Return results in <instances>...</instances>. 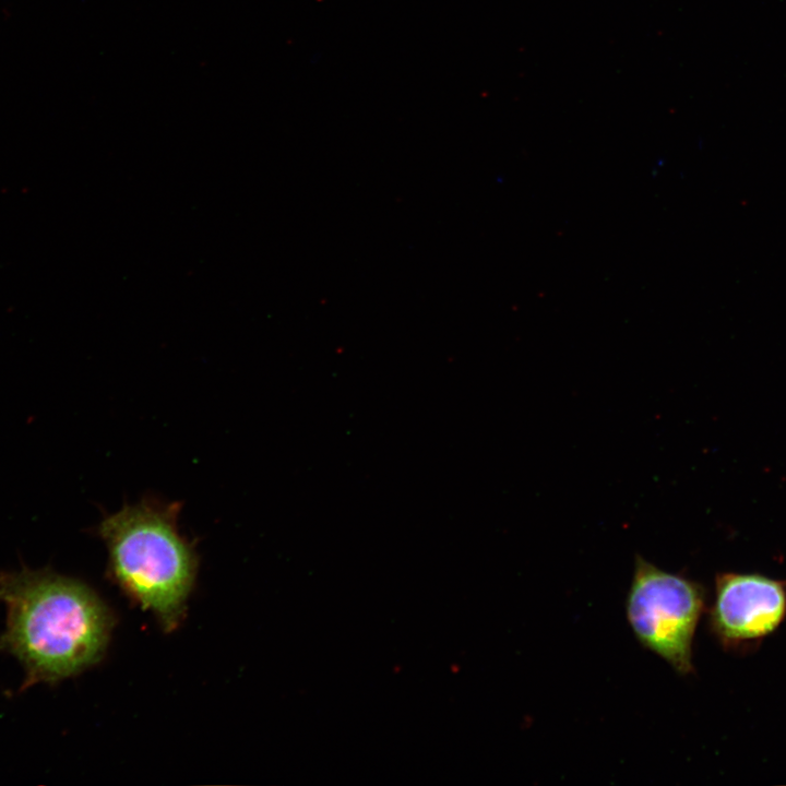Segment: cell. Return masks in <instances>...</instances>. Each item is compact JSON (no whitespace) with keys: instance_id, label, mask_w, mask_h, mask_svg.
I'll return each instance as SVG.
<instances>
[{"instance_id":"cell-2","label":"cell","mask_w":786,"mask_h":786,"mask_svg":"<svg viewBox=\"0 0 786 786\" xmlns=\"http://www.w3.org/2000/svg\"><path fill=\"white\" fill-rule=\"evenodd\" d=\"M180 508L144 499L105 516L98 526L116 581L167 630L182 618L198 567L192 545L177 527Z\"/></svg>"},{"instance_id":"cell-3","label":"cell","mask_w":786,"mask_h":786,"mask_svg":"<svg viewBox=\"0 0 786 786\" xmlns=\"http://www.w3.org/2000/svg\"><path fill=\"white\" fill-rule=\"evenodd\" d=\"M704 603L698 582L636 556L626 600L628 622L640 644L678 674L692 671V643Z\"/></svg>"},{"instance_id":"cell-4","label":"cell","mask_w":786,"mask_h":786,"mask_svg":"<svg viewBox=\"0 0 786 786\" xmlns=\"http://www.w3.org/2000/svg\"><path fill=\"white\" fill-rule=\"evenodd\" d=\"M786 616V582L761 574L722 573L715 581L710 627L727 648L758 643Z\"/></svg>"},{"instance_id":"cell-1","label":"cell","mask_w":786,"mask_h":786,"mask_svg":"<svg viewBox=\"0 0 786 786\" xmlns=\"http://www.w3.org/2000/svg\"><path fill=\"white\" fill-rule=\"evenodd\" d=\"M0 600L8 611L0 651L23 665V689L71 677L103 656L112 617L85 584L49 570L0 572Z\"/></svg>"}]
</instances>
